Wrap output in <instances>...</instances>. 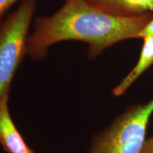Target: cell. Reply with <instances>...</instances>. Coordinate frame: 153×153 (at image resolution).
I'll list each match as a JSON object with an SVG mask.
<instances>
[{
  "label": "cell",
  "mask_w": 153,
  "mask_h": 153,
  "mask_svg": "<svg viewBox=\"0 0 153 153\" xmlns=\"http://www.w3.org/2000/svg\"><path fill=\"white\" fill-rule=\"evenodd\" d=\"M153 19V13L135 16H116L94 7L87 0H65L62 7L49 16L33 21L27 42V56L44 60L53 45L63 41L84 42L87 58H97L119 42L139 39L140 33Z\"/></svg>",
  "instance_id": "6da1fadb"
},
{
  "label": "cell",
  "mask_w": 153,
  "mask_h": 153,
  "mask_svg": "<svg viewBox=\"0 0 153 153\" xmlns=\"http://www.w3.org/2000/svg\"><path fill=\"white\" fill-rule=\"evenodd\" d=\"M153 114V99L131 105L94 135L86 153H140Z\"/></svg>",
  "instance_id": "7a4b0ae2"
},
{
  "label": "cell",
  "mask_w": 153,
  "mask_h": 153,
  "mask_svg": "<svg viewBox=\"0 0 153 153\" xmlns=\"http://www.w3.org/2000/svg\"><path fill=\"white\" fill-rule=\"evenodd\" d=\"M38 0H22L0 24V101L10 94L11 84L27 55L30 28Z\"/></svg>",
  "instance_id": "3957f363"
},
{
  "label": "cell",
  "mask_w": 153,
  "mask_h": 153,
  "mask_svg": "<svg viewBox=\"0 0 153 153\" xmlns=\"http://www.w3.org/2000/svg\"><path fill=\"white\" fill-rule=\"evenodd\" d=\"M9 101V96L0 101V144L7 153H34L13 121Z\"/></svg>",
  "instance_id": "277c9868"
},
{
  "label": "cell",
  "mask_w": 153,
  "mask_h": 153,
  "mask_svg": "<svg viewBox=\"0 0 153 153\" xmlns=\"http://www.w3.org/2000/svg\"><path fill=\"white\" fill-rule=\"evenodd\" d=\"M141 39L143 43L138 60L125 77L113 89L112 94L114 97L123 95L134 82L153 65V36H145Z\"/></svg>",
  "instance_id": "5b68a950"
},
{
  "label": "cell",
  "mask_w": 153,
  "mask_h": 153,
  "mask_svg": "<svg viewBox=\"0 0 153 153\" xmlns=\"http://www.w3.org/2000/svg\"><path fill=\"white\" fill-rule=\"evenodd\" d=\"M89 3L109 14L121 16H135L145 14L131 0H87Z\"/></svg>",
  "instance_id": "8992f818"
},
{
  "label": "cell",
  "mask_w": 153,
  "mask_h": 153,
  "mask_svg": "<svg viewBox=\"0 0 153 153\" xmlns=\"http://www.w3.org/2000/svg\"><path fill=\"white\" fill-rule=\"evenodd\" d=\"M19 1L20 0H0V24L6 18L9 9Z\"/></svg>",
  "instance_id": "52a82bcc"
},
{
  "label": "cell",
  "mask_w": 153,
  "mask_h": 153,
  "mask_svg": "<svg viewBox=\"0 0 153 153\" xmlns=\"http://www.w3.org/2000/svg\"><path fill=\"white\" fill-rule=\"evenodd\" d=\"M131 1L143 12L153 13V0H131Z\"/></svg>",
  "instance_id": "ba28073f"
},
{
  "label": "cell",
  "mask_w": 153,
  "mask_h": 153,
  "mask_svg": "<svg viewBox=\"0 0 153 153\" xmlns=\"http://www.w3.org/2000/svg\"><path fill=\"white\" fill-rule=\"evenodd\" d=\"M153 36V19L140 32V38H143L145 36Z\"/></svg>",
  "instance_id": "9c48e42d"
},
{
  "label": "cell",
  "mask_w": 153,
  "mask_h": 153,
  "mask_svg": "<svg viewBox=\"0 0 153 153\" xmlns=\"http://www.w3.org/2000/svg\"><path fill=\"white\" fill-rule=\"evenodd\" d=\"M140 153H153V136L145 140Z\"/></svg>",
  "instance_id": "30bf717a"
}]
</instances>
